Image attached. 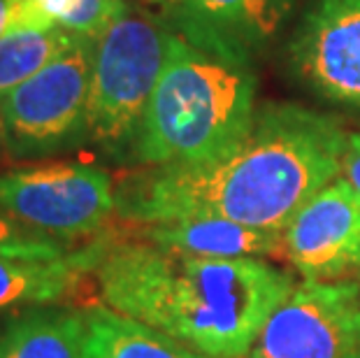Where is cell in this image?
Instances as JSON below:
<instances>
[{"label":"cell","instance_id":"cell-1","mask_svg":"<svg viewBox=\"0 0 360 358\" xmlns=\"http://www.w3.org/2000/svg\"><path fill=\"white\" fill-rule=\"evenodd\" d=\"M347 138L330 114L297 103H265L228 156L202 165H154L119 188L117 212L144 226L228 219L283 231L340 174Z\"/></svg>","mask_w":360,"mask_h":358},{"label":"cell","instance_id":"cell-2","mask_svg":"<svg viewBox=\"0 0 360 358\" xmlns=\"http://www.w3.org/2000/svg\"><path fill=\"white\" fill-rule=\"evenodd\" d=\"M96 275L110 309L210 358L247 354L295 288L260 258L188 256L149 240L105 247Z\"/></svg>","mask_w":360,"mask_h":358},{"label":"cell","instance_id":"cell-3","mask_svg":"<svg viewBox=\"0 0 360 358\" xmlns=\"http://www.w3.org/2000/svg\"><path fill=\"white\" fill-rule=\"evenodd\" d=\"M256 91L251 60L167 33L163 70L135 138L137 158L149 165H202L228 156L251 131Z\"/></svg>","mask_w":360,"mask_h":358},{"label":"cell","instance_id":"cell-4","mask_svg":"<svg viewBox=\"0 0 360 358\" xmlns=\"http://www.w3.org/2000/svg\"><path fill=\"white\" fill-rule=\"evenodd\" d=\"M165 44L167 30L128 12L98 37L86 138L107 147L135 142L163 70Z\"/></svg>","mask_w":360,"mask_h":358},{"label":"cell","instance_id":"cell-5","mask_svg":"<svg viewBox=\"0 0 360 358\" xmlns=\"http://www.w3.org/2000/svg\"><path fill=\"white\" fill-rule=\"evenodd\" d=\"M96 44L79 35L65 54L0 98L12 156L51 154L86 135Z\"/></svg>","mask_w":360,"mask_h":358},{"label":"cell","instance_id":"cell-6","mask_svg":"<svg viewBox=\"0 0 360 358\" xmlns=\"http://www.w3.org/2000/svg\"><path fill=\"white\" fill-rule=\"evenodd\" d=\"M0 210L56 240L96 233L117 212L112 177L86 163H51L0 174Z\"/></svg>","mask_w":360,"mask_h":358},{"label":"cell","instance_id":"cell-7","mask_svg":"<svg viewBox=\"0 0 360 358\" xmlns=\"http://www.w3.org/2000/svg\"><path fill=\"white\" fill-rule=\"evenodd\" d=\"M360 347V284L307 279L267 319L240 358H347Z\"/></svg>","mask_w":360,"mask_h":358},{"label":"cell","instance_id":"cell-8","mask_svg":"<svg viewBox=\"0 0 360 358\" xmlns=\"http://www.w3.org/2000/svg\"><path fill=\"white\" fill-rule=\"evenodd\" d=\"M288 58L321 98L360 108V0H314L290 35Z\"/></svg>","mask_w":360,"mask_h":358},{"label":"cell","instance_id":"cell-9","mask_svg":"<svg viewBox=\"0 0 360 358\" xmlns=\"http://www.w3.org/2000/svg\"><path fill=\"white\" fill-rule=\"evenodd\" d=\"M286 258L304 279L360 272V193L344 177L314 193L283 228Z\"/></svg>","mask_w":360,"mask_h":358},{"label":"cell","instance_id":"cell-10","mask_svg":"<svg viewBox=\"0 0 360 358\" xmlns=\"http://www.w3.org/2000/svg\"><path fill=\"white\" fill-rule=\"evenodd\" d=\"M181 37L207 51L251 60L286 24L297 0H149Z\"/></svg>","mask_w":360,"mask_h":358},{"label":"cell","instance_id":"cell-11","mask_svg":"<svg viewBox=\"0 0 360 358\" xmlns=\"http://www.w3.org/2000/svg\"><path fill=\"white\" fill-rule=\"evenodd\" d=\"M144 238L188 256L210 258H286L283 231H263L228 219H184L147 226Z\"/></svg>","mask_w":360,"mask_h":358},{"label":"cell","instance_id":"cell-12","mask_svg":"<svg viewBox=\"0 0 360 358\" xmlns=\"http://www.w3.org/2000/svg\"><path fill=\"white\" fill-rule=\"evenodd\" d=\"M103 251L105 245H94L53 261L0 256V309L60 300L79 284L84 272L96 268Z\"/></svg>","mask_w":360,"mask_h":358},{"label":"cell","instance_id":"cell-13","mask_svg":"<svg viewBox=\"0 0 360 358\" xmlns=\"http://www.w3.org/2000/svg\"><path fill=\"white\" fill-rule=\"evenodd\" d=\"M84 358H210L107 305L84 312Z\"/></svg>","mask_w":360,"mask_h":358},{"label":"cell","instance_id":"cell-14","mask_svg":"<svg viewBox=\"0 0 360 358\" xmlns=\"http://www.w3.org/2000/svg\"><path fill=\"white\" fill-rule=\"evenodd\" d=\"M84 314L30 312L0 335V358H84Z\"/></svg>","mask_w":360,"mask_h":358},{"label":"cell","instance_id":"cell-15","mask_svg":"<svg viewBox=\"0 0 360 358\" xmlns=\"http://www.w3.org/2000/svg\"><path fill=\"white\" fill-rule=\"evenodd\" d=\"M77 37L63 28H24L0 37V98L65 54Z\"/></svg>","mask_w":360,"mask_h":358},{"label":"cell","instance_id":"cell-16","mask_svg":"<svg viewBox=\"0 0 360 358\" xmlns=\"http://www.w3.org/2000/svg\"><path fill=\"white\" fill-rule=\"evenodd\" d=\"M33 28H63L98 40L126 10L124 0H17Z\"/></svg>","mask_w":360,"mask_h":358},{"label":"cell","instance_id":"cell-17","mask_svg":"<svg viewBox=\"0 0 360 358\" xmlns=\"http://www.w3.org/2000/svg\"><path fill=\"white\" fill-rule=\"evenodd\" d=\"M65 254L68 251L60 245V240L30 231V228L21 226L19 221H14L0 210V256L53 261V258H60Z\"/></svg>","mask_w":360,"mask_h":358},{"label":"cell","instance_id":"cell-18","mask_svg":"<svg viewBox=\"0 0 360 358\" xmlns=\"http://www.w3.org/2000/svg\"><path fill=\"white\" fill-rule=\"evenodd\" d=\"M340 174L360 193V133H354L347 138Z\"/></svg>","mask_w":360,"mask_h":358},{"label":"cell","instance_id":"cell-19","mask_svg":"<svg viewBox=\"0 0 360 358\" xmlns=\"http://www.w3.org/2000/svg\"><path fill=\"white\" fill-rule=\"evenodd\" d=\"M24 28H33L24 7L17 0H0V37Z\"/></svg>","mask_w":360,"mask_h":358},{"label":"cell","instance_id":"cell-20","mask_svg":"<svg viewBox=\"0 0 360 358\" xmlns=\"http://www.w3.org/2000/svg\"><path fill=\"white\" fill-rule=\"evenodd\" d=\"M7 149V131H5V121H3V114H0V151Z\"/></svg>","mask_w":360,"mask_h":358},{"label":"cell","instance_id":"cell-21","mask_svg":"<svg viewBox=\"0 0 360 358\" xmlns=\"http://www.w3.org/2000/svg\"><path fill=\"white\" fill-rule=\"evenodd\" d=\"M347 358H360V347L356 349V352H351V354H349Z\"/></svg>","mask_w":360,"mask_h":358},{"label":"cell","instance_id":"cell-22","mask_svg":"<svg viewBox=\"0 0 360 358\" xmlns=\"http://www.w3.org/2000/svg\"><path fill=\"white\" fill-rule=\"evenodd\" d=\"M358 284H360V272H358Z\"/></svg>","mask_w":360,"mask_h":358}]
</instances>
